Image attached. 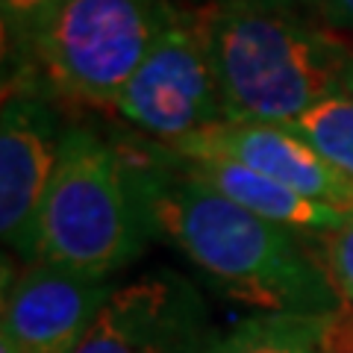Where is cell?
<instances>
[{"mask_svg":"<svg viewBox=\"0 0 353 353\" xmlns=\"http://www.w3.org/2000/svg\"><path fill=\"white\" fill-rule=\"evenodd\" d=\"M132 157L153 236L168 239L224 297L277 315H324L345 306L301 233L197 183L157 145H139Z\"/></svg>","mask_w":353,"mask_h":353,"instance_id":"1","label":"cell"},{"mask_svg":"<svg viewBox=\"0 0 353 353\" xmlns=\"http://www.w3.org/2000/svg\"><path fill=\"white\" fill-rule=\"evenodd\" d=\"M197 15L233 124L289 127L324 97L345 92L353 48L303 9L233 0Z\"/></svg>","mask_w":353,"mask_h":353,"instance_id":"2","label":"cell"},{"mask_svg":"<svg viewBox=\"0 0 353 353\" xmlns=\"http://www.w3.org/2000/svg\"><path fill=\"white\" fill-rule=\"evenodd\" d=\"M153 239L139 162L92 127H65L39 218L36 262L109 280Z\"/></svg>","mask_w":353,"mask_h":353,"instance_id":"3","label":"cell"},{"mask_svg":"<svg viewBox=\"0 0 353 353\" xmlns=\"http://www.w3.org/2000/svg\"><path fill=\"white\" fill-rule=\"evenodd\" d=\"M176 15L171 0H68L18 94L115 106Z\"/></svg>","mask_w":353,"mask_h":353,"instance_id":"4","label":"cell"},{"mask_svg":"<svg viewBox=\"0 0 353 353\" xmlns=\"http://www.w3.org/2000/svg\"><path fill=\"white\" fill-rule=\"evenodd\" d=\"M118 115L157 145L227 124L201 15L180 12L115 101Z\"/></svg>","mask_w":353,"mask_h":353,"instance_id":"5","label":"cell"},{"mask_svg":"<svg viewBox=\"0 0 353 353\" xmlns=\"http://www.w3.org/2000/svg\"><path fill=\"white\" fill-rule=\"evenodd\" d=\"M215 341L194 283L157 271L115 285L74 353H212Z\"/></svg>","mask_w":353,"mask_h":353,"instance_id":"6","label":"cell"},{"mask_svg":"<svg viewBox=\"0 0 353 353\" xmlns=\"http://www.w3.org/2000/svg\"><path fill=\"white\" fill-rule=\"evenodd\" d=\"M48 97L9 94L0 112V236L30 265L39 253V218L62 145Z\"/></svg>","mask_w":353,"mask_h":353,"instance_id":"7","label":"cell"},{"mask_svg":"<svg viewBox=\"0 0 353 353\" xmlns=\"http://www.w3.org/2000/svg\"><path fill=\"white\" fill-rule=\"evenodd\" d=\"M115 285L32 262L3 294L0 345L12 353H74Z\"/></svg>","mask_w":353,"mask_h":353,"instance_id":"8","label":"cell"},{"mask_svg":"<svg viewBox=\"0 0 353 353\" xmlns=\"http://www.w3.org/2000/svg\"><path fill=\"white\" fill-rule=\"evenodd\" d=\"M174 153H218L315 203L353 215V185L333 171L292 127L277 124H218L212 130L162 145Z\"/></svg>","mask_w":353,"mask_h":353,"instance_id":"9","label":"cell"},{"mask_svg":"<svg viewBox=\"0 0 353 353\" xmlns=\"http://www.w3.org/2000/svg\"><path fill=\"white\" fill-rule=\"evenodd\" d=\"M157 145V141H153ZM165 157H168L176 168L194 176L197 183L215 189L224 194L227 201L239 203L241 209L259 215L265 221H274L280 227H289L294 233H315V236H330L347 224V212H339L333 206L315 203L309 197L297 194L285 185L268 180L256 171L245 168L227 157L218 153H174L168 148L157 145Z\"/></svg>","mask_w":353,"mask_h":353,"instance_id":"10","label":"cell"},{"mask_svg":"<svg viewBox=\"0 0 353 353\" xmlns=\"http://www.w3.org/2000/svg\"><path fill=\"white\" fill-rule=\"evenodd\" d=\"M350 318L347 303L324 315L262 312L218 336L212 353H345Z\"/></svg>","mask_w":353,"mask_h":353,"instance_id":"11","label":"cell"},{"mask_svg":"<svg viewBox=\"0 0 353 353\" xmlns=\"http://www.w3.org/2000/svg\"><path fill=\"white\" fill-rule=\"evenodd\" d=\"M68 0H0L3 24V97L24 92L39 44Z\"/></svg>","mask_w":353,"mask_h":353,"instance_id":"12","label":"cell"},{"mask_svg":"<svg viewBox=\"0 0 353 353\" xmlns=\"http://www.w3.org/2000/svg\"><path fill=\"white\" fill-rule=\"evenodd\" d=\"M289 127L353 185V97L347 92L324 97Z\"/></svg>","mask_w":353,"mask_h":353,"instance_id":"13","label":"cell"},{"mask_svg":"<svg viewBox=\"0 0 353 353\" xmlns=\"http://www.w3.org/2000/svg\"><path fill=\"white\" fill-rule=\"evenodd\" d=\"M324 259L339 294L353 309V215L341 230L324 236Z\"/></svg>","mask_w":353,"mask_h":353,"instance_id":"14","label":"cell"},{"mask_svg":"<svg viewBox=\"0 0 353 353\" xmlns=\"http://www.w3.org/2000/svg\"><path fill=\"white\" fill-rule=\"evenodd\" d=\"M315 9L327 24L341 27V30H353V0H318Z\"/></svg>","mask_w":353,"mask_h":353,"instance_id":"15","label":"cell"},{"mask_svg":"<svg viewBox=\"0 0 353 353\" xmlns=\"http://www.w3.org/2000/svg\"><path fill=\"white\" fill-rule=\"evenodd\" d=\"M212 3H233V0H206V6ZM245 3H265V6H283V9H315L318 0H245Z\"/></svg>","mask_w":353,"mask_h":353,"instance_id":"16","label":"cell"},{"mask_svg":"<svg viewBox=\"0 0 353 353\" xmlns=\"http://www.w3.org/2000/svg\"><path fill=\"white\" fill-rule=\"evenodd\" d=\"M341 88H345V92L353 97V59L347 62V71H345V83H341Z\"/></svg>","mask_w":353,"mask_h":353,"instance_id":"17","label":"cell"},{"mask_svg":"<svg viewBox=\"0 0 353 353\" xmlns=\"http://www.w3.org/2000/svg\"><path fill=\"white\" fill-rule=\"evenodd\" d=\"M345 353H353V318H350V327H347V339H345Z\"/></svg>","mask_w":353,"mask_h":353,"instance_id":"18","label":"cell"},{"mask_svg":"<svg viewBox=\"0 0 353 353\" xmlns=\"http://www.w3.org/2000/svg\"><path fill=\"white\" fill-rule=\"evenodd\" d=\"M0 353H12V350H9V347H3V345H0Z\"/></svg>","mask_w":353,"mask_h":353,"instance_id":"19","label":"cell"}]
</instances>
